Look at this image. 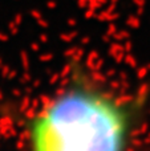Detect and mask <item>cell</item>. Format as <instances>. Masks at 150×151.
I'll return each mask as SVG.
<instances>
[{"label": "cell", "instance_id": "cell-1", "mask_svg": "<svg viewBox=\"0 0 150 151\" xmlns=\"http://www.w3.org/2000/svg\"><path fill=\"white\" fill-rule=\"evenodd\" d=\"M148 96H125L79 65L27 118L28 151H130L145 121Z\"/></svg>", "mask_w": 150, "mask_h": 151}]
</instances>
